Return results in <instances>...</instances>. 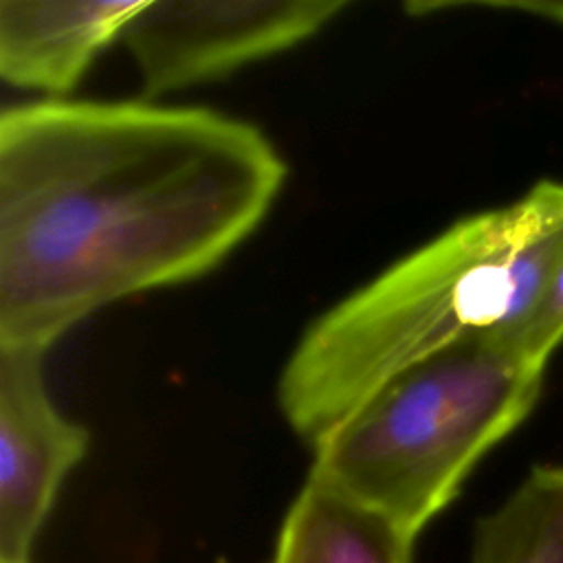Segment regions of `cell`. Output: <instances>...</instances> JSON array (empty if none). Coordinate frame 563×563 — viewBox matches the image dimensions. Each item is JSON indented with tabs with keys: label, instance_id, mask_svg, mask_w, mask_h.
Returning a JSON list of instances; mask_svg holds the SVG:
<instances>
[{
	"label": "cell",
	"instance_id": "cell-6",
	"mask_svg": "<svg viewBox=\"0 0 563 563\" xmlns=\"http://www.w3.org/2000/svg\"><path fill=\"white\" fill-rule=\"evenodd\" d=\"M145 0H0V75L64 99Z\"/></svg>",
	"mask_w": 563,
	"mask_h": 563
},
{
	"label": "cell",
	"instance_id": "cell-5",
	"mask_svg": "<svg viewBox=\"0 0 563 563\" xmlns=\"http://www.w3.org/2000/svg\"><path fill=\"white\" fill-rule=\"evenodd\" d=\"M90 433L66 418L44 380V354L0 350V563H31Z\"/></svg>",
	"mask_w": 563,
	"mask_h": 563
},
{
	"label": "cell",
	"instance_id": "cell-3",
	"mask_svg": "<svg viewBox=\"0 0 563 563\" xmlns=\"http://www.w3.org/2000/svg\"><path fill=\"white\" fill-rule=\"evenodd\" d=\"M545 365L473 336L389 378L312 446L308 475L418 534L534 409Z\"/></svg>",
	"mask_w": 563,
	"mask_h": 563
},
{
	"label": "cell",
	"instance_id": "cell-1",
	"mask_svg": "<svg viewBox=\"0 0 563 563\" xmlns=\"http://www.w3.org/2000/svg\"><path fill=\"white\" fill-rule=\"evenodd\" d=\"M286 163L238 117L42 99L0 117V350L46 354L119 299L191 282L266 218Z\"/></svg>",
	"mask_w": 563,
	"mask_h": 563
},
{
	"label": "cell",
	"instance_id": "cell-2",
	"mask_svg": "<svg viewBox=\"0 0 563 563\" xmlns=\"http://www.w3.org/2000/svg\"><path fill=\"white\" fill-rule=\"evenodd\" d=\"M561 260V180L541 178L517 200L453 222L303 332L277 385L286 422L314 444L438 350L473 336L521 347Z\"/></svg>",
	"mask_w": 563,
	"mask_h": 563
},
{
	"label": "cell",
	"instance_id": "cell-9",
	"mask_svg": "<svg viewBox=\"0 0 563 563\" xmlns=\"http://www.w3.org/2000/svg\"><path fill=\"white\" fill-rule=\"evenodd\" d=\"M563 341V260L556 266L548 290L521 334V347L537 361L548 363Z\"/></svg>",
	"mask_w": 563,
	"mask_h": 563
},
{
	"label": "cell",
	"instance_id": "cell-7",
	"mask_svg": "<svg viewBox=\"0 0 563 563\" xmlns=\"http://www.w3.org/2000/svg\"><path fill=\"white\" fill-rule=\"evenodd\" d=\"M416 537L308 475L277 534L271 563H413Z\"/></svg>",
	"mask_w": 563,
	"mask_h": 563
},
{
	"label": "cell",
	"instance_id": "cell-4",
	"mask_svg": "<svg viewBox=\"0 0 563 563\" xmlns=\"http://www.w3.org/2000/svg\"><path fill=\"white\" fill-rule=\"evenodd\" d=\"M345 0H145L123 31L145 97L183 90L317 35Z\"/></svg>",
	"mask_w": 563,
	"mask_h": 563
},
{
	"label": "cell",
	"instance_id": "cell-8",
	"mask_svg": "<svg viewBox=\"0 0 563 563\" xmlns=\"http://www.w3.org/2000/svg\"><path fill=\"white\" fill-rule=\"evenodd\" d=\"M471 563H563V464H537L473 532Z\"/></svg>",
	"mask_w": 563,
	"mask_h": 563
}]
</instances>
